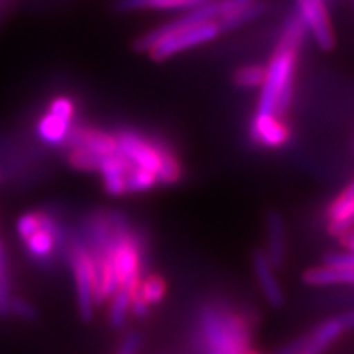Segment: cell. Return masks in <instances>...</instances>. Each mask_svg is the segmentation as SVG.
<instances>
[{
	"label": "cell",
	"mask_w": 354,
	"mask_h": 354,
	"mask_svg": "<svg viewBox=\"0 0 354 354\" xmlns=\"http://www.w3.org/2000/svg\"><path fill=\"white\" fill-rule=\"evenodd\" d=\"M218 20V0H212L148 32L138 41V48L154 61L169 59L218 37L221 33Z\"/></svg>",
	"instance_id": "1"
},
{
	"label": "cell",
	"mask_w": 354,
	"mask_h": 354,
	"mask_svg": "<svg viewBox=\"0 0 354 354\" xmlns=\"http://www.w3.org/2000/svg\"><path fill=\"white\" fill-rule=\"evenodd\" d=\"M305 33H307L305 26L297 15L287 20L276 51L272 53L271 59L264 68L266 74L261 84L256 113L282 117L289 107L295 69H297L299 48L302 46Z\"/></svg>",
	"instance_id": "2"
},
{
	"label": "cell",
	"mask_w": 354,
	"mask_h": 354,
	"mask_svg": "<svg viewBox=\"0 0 354 354\" xmlns=\"http://www.w3.org/2000/svg\"><path fill=\"white\" fill-rule=\"evenodd\" d=\"M207 354H258L250 348V330L243 318L227 308L207 305L198 317Z\"/></svg>",
	"instance_id": "3"
},
{
	"label": "cell",
	"mask_w": 354,
	"mask_h": 354,
	"mask_svg": "<svg viewBox=\"0 0 354 354\" xmlns=\"http://www.w3.org/2000/svg\"><path fill=\"white\" fill-rule=\"evenodd\" d=\"M117 145L118 153H122L133 166L156 174L159 184L171 185L180 179L183 169L167 146L131 130L118 133Z\"/></svg>",
	"instance_id": "4"
},
{
	"label": "cell",
	"mask_w": 354,
	"mask_h": 354,
	"mask_svg": "<svg viewBox=\"0 0 354 354\" xmlns=\"http://www.w3.org/2000/svg\"><path fill=\"white\" fill-rule=\"evenodd\" d=\"M76 115V104L68 95H57L50 102L48 110L37 123V133L43 143L51 146L64 145Z\"/></svg>",
	"instance_id": "5"
},
{
	"label": "cell",
	"mask_w": 354,
	"mask_h": 354,
	"mask_svg": "<svg viewBox=\"0 0 354 354\" xmlns=\"http://www.w3.org/2000/svg\"><path fill=\"white\" fill-rule=\"evenodd\" d=\"M71 264H73L74 282H76V297L79 315L84 322L94 317V263H92L91 250L79 243L71 251Z\"/></svg>",
	"instance_id": "6"
},
{
	"label": "cell",
	"mask_w": 354,
	"mask_h": 354,
	"mask_svg": "<svg viewBox=\"0 0 354 354\" xmlns=\"http://www.w3.org/2000/svg\"><path fill=\"white\" fill-rule=\"evenodd\" d=\"M295 7H297L295 15L302 21L305 32L312 35L318 46L330 50L335 43V37L325 0H295Z\"/></svg>",
	"instance_id": "7"
},
{
	"label": "cell",
	"mask_w": 354,
	"mask_h": 354,
	"mask_svg": "<svg viewBox=\"0 0 354 354\" xmlns=\"http://www.w3.org/2000/svg\"><path fill=\"white\" fill-rule=\"evenodd\" d=\"M68 148H79L91 153L97 159L109 156V154L118 151L117 135H110L107 131L95 130V128H76L71 130L68 140Z\"/></svg>",
	"instance_id": "8"
},
{
	"label": "cell",
	"mask_w": 354,
	"mask_h": 354,
	"mask_svg": "<svg viewBox=\"0 0 354 354\" xmlns=\"http://www.w3.org/2000/svg\"><path fill=\"white\" fill-rule=\"evenodd\" d=\"M251 138L264 148H281L290 140V128L277 115L254 113L251 122Z\"/></svg>",
	"instance_id": "9"
},
{
	"label": "cell",
	"mask_w": 354,
	"mask_h": 354,
	"mask_svg": "<svg viewBox=\"0 0 354 354\" xmlns=\"http://www.w3.org/2000/svg\"><path fill=\"white\" fill-rule=\"evenodd\" d=\"M133 165L122 153H112L99 161L97 172L102 176L104 187L110 196L120 197L127 194V174Z\"/></svg>",
	"instance_id": "10"
},
{
	"label": "cell",
	"mask_w": 354,
	"mask_h": 354,
	"mask_svg": "<svg viewBox=\"0 0 354 354\" xmlns=\"http://www.w3.org/2000/svg\"><path fill=\"white\" fill-rule=\"evenodd\" d=\"M253 268L266 300L272 307H282V304H284V292H282L281 284H279L276 274H274V266L268 259L264 251H254Z\"/></svg>",
	"instance_id": "11"
},
{
	"label": "cell",
	"mask_w": 354,
	"mask_h": 354,
	"mask_svg": "<svg viewBox=\"0 0 354 354\" xmlns=\"http://www.w3.org/2000/svg\"><path fill=\"white\" fill-rule=\"evenodd\" d=\"M57 238V228L55 220L48 214L41 212V228L37 230L32 236L25 240L26 250L28 253L37 259H46L50 258L53 250H55Z\"/></svg>",
	"instance_id": "12"
},
{
	"label": "cell",
	"mask_w": 354,
	"mask_h": 354,
	"mask_svg": "<svg viewBox=\"0 0 354 354\" xmlns=\"http://www.w3.org/2000/svg\"><path fill=\"white\" fill-rule=\"evenodd\" d=\"M343 331L344 326L342 320H339V317L320 323L312 333L305 336L304 351H307L310 354H322L339 335L343 333Z\"/></svg>",
	"instance_id": "13"
},
{
	"label": "cell",
	"mask_w": 354,
	"mask_h": 354,
	"mask_svg": "<svg viewBox=\"0 0 354 354\" xmlns=\"http://www.w3.org/2000/svg\"><path fill=\"white\" fill-rule=\"evenodd\" d=\"M268 259L274 268H281L286 259V228L277 212L268 215Z\"/></svg>",
	"instance_id": "14"
},
{
	"label": "cell",
	"mask_w": 354,
	"mask_h": 354,
	"mask_svg": "<svg viewBox=\"0 0 354 354\" xmlns=\"http://www.w3.org/2000/svg\"><path fill=\"white\" fill-rule=\"evenodd\" d=\"M354 225V198L338 196L328 207V232L344 236Z\"/></svg>",
	"instance_id": "15"
},
{
	"label": "cell",
	"mask_w": 354,
	"mask_h": 354,
	"mask_svg": "<svg viewBox=\"0 0 354 354\" xmlns=\"http://www.w3.org/2000/svg\"><path fill=\"white\" fill-rule=\"evenodd\" d=\"M212 0H123L122 7L127 10H192Z\"/></svg>",
	"instance_id": "16"
},
{
	"label": "cell",
	"mask_w": 354,
	"mask_h": 354,
	"mask_svg": "<svg viewBox=\"0 0 354 354\" xmlns=\"http://www.w3.org/2000/svg\"><path fill=\"white\" fill-rule=\"evenodd\" d=\"M148 305H156L165 299L166 282L159 276H149L140 281L138 289L135 290Z\"/></svg>",
	"instance_id": "17"
},
{
	"label": "cell",
	"mask_w": 354,
	"mask_h": 354,
	"mask_svg": "<svg viewBox=\"0 0 354 354\" xmlns=\"http://www.w3.org/2000/svg\"><path fill=\"white\" fill-rule=\"evenodd\" d=\"M130 304H131V294L127 290H117L112 297V304H110V323L113 328H122L127 323L128 313H130Z\"/></svg>",
	"instance_id": "18"
},
{
	"label": "cell",
	"mask_w": 354,
	"mask_h": 354,
	"mask_svg": "<svg viewBox=\"0 0 354 354\" xmlns=\"http://www.w3.org/2000/svg\"><path fill=\"white\" fill-rule=\"evenodd\" d=\"M159 184L158 177L153 172L141 169V167L133 166L127 174V194H138L146 192Z\"/></svg>",
	"instance_id": "19"
},
{
	"label": "cell",
	"mask_w": 354,
	"mask_h": 354,
	"mask_svg": "<svg viewBox=\"0 0 354 354\" xmlns=\"http://www.w3.org/2000/svg\"><path fill=\"white\" fill-rule=\"evenodd\" d=\"M261 12H263V6H261L259 2H254L253 6H250L248 8H245V10L236 12V13H233V15L225 17V19L218 20L221 32H225V30L238 28V26H243V25L250 24V21L254 20Z\"/></svg>",
	"instance_id": "20"
},
{
	"label": "cell",
	"mask_w": 354,
	"mask_h": 354,
	"mask_svg": "<svg viewBox=\"0 0 354 354\" xmlns=\"http://www.w3.org/2000/svg\"><path fill=\"white\" fill-rule=\"evenodd\" d=\"M264 74H266L264 66H259V64L243 66V68L238 69L236 74H234V82L243 88H256V87H261V84H263Z\"/></svg>",
	"instance_id": "21"
},
{
	"label": "cell",
	"mask_w": 354,
	"mask_h": 354,
	"mask_svg": "<svg viewBox=\"0 0 354 354\" xmlns=\"http://www.w3.org/2000/svg\"><path fill=\"white\" fill-rule=\"evenodd\" d=\"M39 228H41V212H28L17 220V233L24 241Z\"/></svg>",
	"instance_id": "22"
},
{
	"label": "cell",
	"mask_w": 354,
	"mask_h": 354,
	"mask_svg": "<svg viewBox=\"0 0 354 354\" xmlns=\"http://www.w3.org/2000/svg\"><path fill=\"white\" fill-rule=\"evenodd\" d=\"M325 266H330V268H336V269H343V271H354V251L326 254Z\"/></svg>",
	"instance_id": "23"
},
{
	"label": "cell",
	"mask_w": 354,
	"mask_h": 354,
	"mask_svg": "<svg viewBox=\"0 0 354 354\" xmlns=\"http://www.w3.org/2000/svg\"><path fill=\"white\" fill-rule=\"evenodd\" d=\"M8 310L15 313L17 317L24 318V320H33L37 317V310H35L33 305L21 299H10V304H8Z\"/></svg>",
	"instance_id": "24"
},
{
	"label": "cell",
	"mask_w": 354,
	"mask_h": 354,
	"mask_svg": "<svg viewBox=\"0 0 354 354\" xmlns=\"http://www.w3.org/2000/svg\"><path fill=\"white\" fill-rule=\"evenodd\" d=\"M141 348V336L138 333H128L123 339L117 354H138Z\"/></svg>",
	"instance_id": "25"
},
{
	"label": "cell",
	"mask_w": 354,
	"mask_h": 354,
	"mask_svg": "<svg viewBox=\"0 0 354 354\" xmlns=\"http://www.w3.org/2000/svg\"><path fill=\"white\" fill-rule=\"evenodd\" d=\"M130 312L133 313V315L138 317V318H143V317H146V315H148V312H149V305L146 304L145 300L141 299L138 294H136V292H135V294L131 295Z\"/></svg>",
	"instance_id": "26"
},
{
	"label": "cell",
	"mask_w": 354,
	"mask_h": 354,
	"mask_svg": "<svg viewBox=\"0 0 354 354\" xmlns=\"http://www.w3.org/2000/svg\"><path fill=\"white\" fill-rule=\"evenodd\" d=\"M304 348H305V336L295 339V342H290L289 344H286V346L279 349L276 354H299L304 351Z\"/></svg>",
	"instance_id": "27"
},
{
	"label": "cell",
	"mask_w": 354,
	"mask_h": 354,
	"mask_svg": "<svg viewBox=\"0 0 354 354\" xmlns=\"http://www.w3.org/2000/svg\"><path fill=\"white\" fill-rule=\"evenodd\" d=\"M339 320H342L344 330L348 328H354V312H349V313H344V315L339 317Z\"/></svg>",
	"instance_id": "28"
},
{
	"label": "cell",
	"mask_w": 354,
	"mask_h": 354,
	"mask_svg": "<svg viewBox=\"0 0 354 354\" xmlns=\"http://www.w3.org/2000/svg\"><path fill=\"white\" fill-rule=\"evenodd\" d=\"M344 243H346V246L349 248V250L354 251V233L348 234V236L344 238Z\"/></svg>",
	"instance_id": "29"
},
{
	"label": "cell",
	"mask_w": 354,
	"mask_h": 354,
	"mask_svg": "<svg viewBox=\"0 0 354 354\" xmlns=\"http://www.w3.org/2000/svg\"><path fill=\"white\" fill-rule=\"evenodd\" d=\"M299 354H310V353H307V351H302V353H299Z\"/></svg>",
	"instance_id": "30"
}]
</instances>
